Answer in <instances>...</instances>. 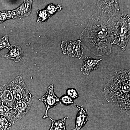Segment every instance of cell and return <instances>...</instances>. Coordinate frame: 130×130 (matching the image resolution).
Returning <instances> with one entry per match:
<instances>
[{"label": "cell", "instance_id": "3957f363", "mask_svg": "<svg viewBox=\"0 0 130 130\" xmlns=\"http://www.w3.org/2000/svg\"><path fill=\"white\" fill-rule=\"evenodd\" d=\"M130 14L120 16L115 26L111 44H116L123 51L125 50L130 38Z\"/></svg>", "mask_w": 130, "mask_h": 130}, {"label": "cell", "instance_id": "5bb4252c", "mask_svg": "<svg viewBox=\"0 0 130 130\" xmlns=\"http://www.w3.org/2000/svg\"><path fill=\"white\" fill-rule=\"evenodd\" d=\"M16 18L17 17L15 9L11 11H0V24L8 20Z\"/></svg>", "mask_w": 130, "mask_h": 130}, {"label": "cell", "instance_id": "7c38bea8", "mask_svg": "<svg viewBox=\"0 0 130 130\" xmlns=\"http://www.w3.org/2000/svg\"><path fill=\"white\" fill-rule=\"evenodd\" d=\"M32 2V1H25L22 5L15 9L18 18H22L30 14Z\"/></svg>", "mask_w": 130, "mask_h": 130}, {"label": "cell", "instance_id": "e0dca14e", "mask_svg": "<svg viewBox=\"0 0 130 130\" xmlns=\"http://www.w3.org/2000/svg\"><path fill=\"white\" fill-rule=\"evenodd\" d=\"M62 7L60 5H55L54 4H50L47 5L45 9L48 12L51 16L54 15L57 12L60 11L62 9Z\"/></svg>", "mask_w": 130, "mask_h": 130}, {"label": "cell", "instance_id": "ac0fdd59", "mask_svg": "<svg viewBox=\"0 0 130 130\" xmlns=\"http://www.w3.org/2000/svg\"><path fill=\"white\" fill-rule=\"evenodd\" d=\"M10 46L11 45L8 40V35L0 36V51L4 48L9 49Z\"/></svg>", "mask_w": 130, "mask_h": 130}, {"label": "cell", "instance_id": "277c9868", "mask_svg": "<svg viewBox=\"0 0 130 130\" xmlns=\"http://www.w3.org/2000/svg\"><path fill=\"white\" fill-rule=\"evenodd\" d=\"M8 83L16 101L28 102L33 99V96L26 88L21 76L16 77Z\"/></svg>", "mask_w": 130, "mask_h": 130}, {"label": "cell", "instance_id": "5b68a950", "mask_svg": "<svg viewBox=\"0 0 130 130\" xmlns=\"http://www.w3.org/2000/svg\"><path fill=\"white\" fill-rule=\"evenodd\" d=\"M82 42L80 40L76 41H64L61 42L60 47L63 54L71 58L76 57L81 59L83 56L81 46Z\"/></svg>", "mask_w": 130, "mask_h": 130}, {"label": "cell", "instance_id": "8fae6325", "mask_svg": "<svg viewBox=\"0 0 130 130\" xmlns=\"http://www.w3.org/2000/svg\"><path fill=\"white\" fill-rule=\"evenodd\" d=\"M33 99L29 101H16L14 103L12 107L18 111L20 120L24 117L30 109L32 105Z\"/></svg>", "mask_w": 130, "mask_h": 130}, {"label": "cell", "instance_id": "d6986e66", "mask_svg": "<svg viewBox=\"0 0 130 130\" xmlns=\"http://www.w3.org/2000/svg\"><path fill=\"white\" fill-rule=\"evenodd\" d=\"M60 103L66 106H70L74 103V101L72 98L68 95H64L59 98Z\"/></svg>", "mask_w": 130, "mask_h": 130}, {"label": "cell", "instance_id": "ba28073f", "mask_svg": "<svg viewBox=\"0 0 130 130\" xmlns=\"http://www.w3.org/2000/svg\"><path fill=\"white\" fill-rule=\"evenodd\" d=\"M102 59H95L88 56L85 57L84 59L83 66L80 69L81 72L85 76H88L91 72L97 70L100 65V61Z\"/></svg>", "mask_w": 130, "mask_h": 130}, {"label": "cell", "instance_id": "6da1fadb", "mask_svg": "<svg viewBox=\"0 0 130 130\" xmlns=\"http://www.w3.org/2000/svg\"><path fill=\"white\" fill-rule=\"evenodd\" d=\"M121 16L118 1H98L95 12L80 36L82 44L96 56L111 52L114 30Z\"/></svg>", "mask_w": 130, "mask_h": 130}, {"label": "cell", "instance_id": "52a82bcc", "mask_svg": "<svg viewBox=\"0 0 130 130\" xmlns=\"http://www.w3.org/2000/svg\"><path fill=\"white\" fill-rule=\"evenodd\" d=\"M0 101L11 108L12 107L16 101L8 83L0 86Z\"/></svg>", "mask_w": 130, "mask_h": 130}, {"label": "cell", "instance_id": "7a4b0ae2", "mask_svg": "<svg viewBox=\"0 0 130 130\" xmlns=\"http://www.w3.org/2000/svg\"><path fill=\"white\" fill-rule=\"evenodd\" d=\"M130 73L129 70L116 71L106 85L104 95L108 102L117 107L122 113L130 115Z\"/></svg>", "mask_w": 130, "mask_h": 130}, {"label": "cell", "instance_id": "30bf717a", "mask_svg": "<svg viewBox=\"0 0 130 130\" xmlns=\"http://www.w3.org/2000/svg\"><path fill=\"white\" fill-rule=\"evenodd\" d=\"M9 50V51L8 53L2 55V56L14 60L15 62L20 61L24 55L23 51L21 47L17 45H12L11 46Z\"/></svg>", "mask_w": 130, "mask_h": 130}, {"label": "cell", "instance_id": "2e32d148", "mask_svg": "<svg viewBox=\"0 0 130 130\" xmlns=\"http://www.w3.org/2000/svg\"><path fill=\"white\" fill-rule=\"evenodd\" d=\"M12 124L5 117L0 116V130H10Z\"/></svg>", "mask_w": 130, "mask_h": 130}, {"label": "cell", "instance_id": "8992f818", "mask_svg": "<svg viewBox=\"0 0 130 130\" xmlns=\"http://www.w3.org/2000/svg\"><path fill=\"white\" fill-rule=\"evenodd\" d=\"M39 101L44 103L46 107L45 115L43 118H47L48 111L49 109L54 107L60 103L59 98L56 96L54 91V85L52 84L47 88L46 93L39 99Z\"/></svg>", "mask_w": 130, "mask_h": 130}, {"label": "cell", "instance_id": "9a60e30c", "mask_svg": "<svg viewBox=\"0 0 130 130\" xmlns=\"http://www.w3.org/2000/svg\"><path fill=\"white\" fill-rule=\"evenodd\" d=\"M37 22L38 23L46 21L49 18L52 16L45 9L38 10L37 12Z\"/></svg>", "mask_w": 130, "mask_h": 130}, {"label": "cell", "instance_id": "4fadbf2b", "mask_svg": "<svg viewBox=\"0 0 130 130\" xmlns=\"http://www.w3.org/2000/svg\"><path fill=\"white\" fill-rule=\"evenodd\" d=\"M47 118L52 121L51 128L49 130H67L66 127V120L68 118L67 116L58 120L53 119L49 117Z\"/></svg>", "mask_w": 130, "mask_h": 130}, {"label": "cell", "instance_id": "9c48e42d", "mask_svg": "<svg viewBox=\"0 0 130 130\" xmlns=\"http://www.w3.org/2000/svg\"><path fill=\"white\" fill-rule=\"evenodd\" d=\"M78 108V113L75 121V128L72 130H80L86 124L89 120L88 110L85 109L83 106L76 105Z\"/></svg>", "mask_w": 130, "mask_h": 130}, {"label": "cell", "instance_id": "ffe728a7", "mask_svg": "<svg viewBox=\"0 0 130 130\" xmlns=\"http://www.w3.org/2000/svg\"><path fill=\"white\" fill-rule=\"evenodd\" d=\"M66 93L67 95L72 98L73 100L76 99L79 96L78 93L77 91L74 88L67 89Z\"/></svg>", "mask_w": 130, "mask_h": 130}]
</instances>
